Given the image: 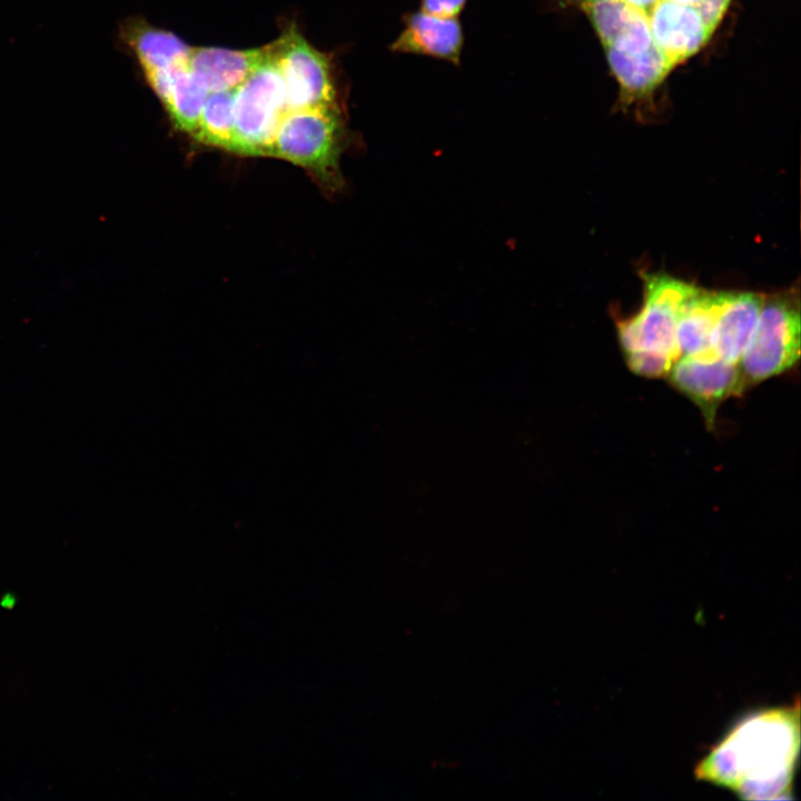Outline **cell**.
<instances>
[{
	"instance_id": "5b68a950",
	"label": "cell",
	"mask_w": 801,
	"mask_h": 801,
	"mask_svg": "<svg viewBox=\"0 0 801 801\" xmlns=\"http://www.w3.org/2000/svg\"><path fill=\"white\" fill-rule=\"evenodd\" d=\"M644 279V306L633 317L617 324L623 354L645 350L680 358L676 323L680 308L695 286L661 274Z\"/></svg>"
},
{
	"instance_id": "277c9868",
	"label": "cell",
	"mask_w": 801,
	"mask_h": 801,
	"mask_svg": "<svg viewBox=\"0 0 801 801\" xmlns=\"http://www.w3.org/2000/svg\"><path fill=\"white\" fill-rule=\"evenodd\" d=\"M271 43L270 55L235 89L231 152L268 156L277 127L288 110Z\"/></svg>"
},
{
	"instance_id": "3957f363",
	"label": "cell",
	"mask_w": 801,
	"mask_h": 801,
	"mask_svg": "<svg viewBox=\"0 0 801 801\" xmlns=\"http://www.w3.org/2000/svg\"><path fill=\"white\" fill-rule=\"evenodd\" d=\"M339 107L287 110L273 138L269 155L310 169L326 180H337L345 142Z\"/></svg>"
},
{
	"instance_id": "9c48e42d",
	"label": "cell",
	"mask_w": 801,
	"mask_h": 801,
	"mask_svg": "<svg viewBox=\"0 0 801 801\" xmlns=\"http://www.w3.org/2000/svg\"><path fill=\"white\" fill-rule=\"evenodd\" d=\"M403 30L390 43L392 52L433 57L459 65L464 33L457 18H443L422 10L403 17Z\"/></svg>"
},
{
	"instance_id": "6da1fadb",
	"label": "cell",
	"mask_w": 801,
	"mask_h": 801,
	"mask_svg": "<svg viewBox=\"0 0 801 801\" xmlns=\"http://www.w3.org/2000/svg\"><path fill=\"white\" fill-rule=\"evenodd\" d=\"M582 12L594 29L627 108L653 98L712 39L732 0H546Z\"/></svg>"
},
{
	"instance_id": "8fae6325",
	"label": "cell",
	"mask_w": 801,
	"mask_h": 801,
	"mask_svg": "<svg viewBox=\"0 0 801 801\" xmlns=\"http://www.w3.org/2000/svg\"><path fill=\"white\" fill-rule=\"evenodd\" d=\"M273 43L236 50L219 47H191L188 69L208 91L236 89L271 52Z\"/></svg>"
},
{
	"instance_id": "2e32d148",
	"label": "cell",
	"mask_w": 801,
	"mask_h": 801,
	"mask_svg": "<svg viewBox=\"0 0 801 801\" xmlns=\"http://www.w3.org/2000/svg\"><path fill=\"white\" fill-rule=\"evenodd\" d=\"M624 358L634 374L650 378L668 377L675 363L669 356L645 350L626 353Z\"/></svg>"
},
{
	"instance_id": "5bb4252c",
	"label": "cell",
	"mask_w": 801,
	"mask_h": 801,
	"mask_svg": "<svg viewBox=\"0 0 801 801\" xmlns=\"http://www.w3.org/2000/svg\"><path fill=\"white\" fill-rule=\"evenodd\" d=\"M724 297V291L713 293L696 287L686 297L676 323L680 355L718 357L712 349V335Z\"/></svg>"
},
{
	"instance_id": "8992f818",
	"label": "cell",
	"mask_w": 801,
	"mask_h": 801,
	"mask_svg": "<svg viewBox=\"0 0 801 801\" xmlns=\"http://www.w3.org/2000/svg\"><path fill=\"white\" fill-rule=\"evenodd\" d=\"M800 357V310L792 296L765 300L739 360L745 384H756L789 370Z\"/></svg>"
},
{
	"instance_id": "4fadbf2b",
	"label": "cell",
	"mask_w": 801,
	"mask_h": 801,
	"mask_svg": "<svg viewBox=\"0 0 801 801\" xmlns=\"http://www.w3.org/2000/svg\"><path fill=\"white\" fill-rule=\"evenodd\" d=\"M764 296L755 293H725L712 335L714 354L736 364L759 319Z\"/></svg>"
},
{
	"instance_id": "ba28073f",
	"label": "cell",
	"mask_w": 801,
	"mask_h": 801,
	"mask_svg": "<svg viewBox=\"0 0 801 801\" xmlns=\"http://www.w3.org/2000/svg\"><path fill=\"white\" fill-rule=\"evenodd\" d=\"M673 387L692 400L712 428L720 404L746 387L738 364L719 357L681 356L668 375Z\"/></svg>"
},
{
	"instance_id": "7a4b0ae2",
	"label": "cell",
	"mask_w": 801,
	"mask_h": 801,
	"mask_svg": "<svg viewBox=\"0 0 801 801\" xmlns=\"http://www.w3.org/2000/svg\"><path fill=\"white\" fill-rule=\"evenodd\" d=\"M800 749V710L763 709L738 721L695 768L698 779L745 800L790 798Z\"/></svg>"
},
{
	"instance_id": "7c38bea8",
	"label": "cell",
	"mask_w": 801,
	"mask_h": 801,
	"mask_svg": "<svg viewBox=\"0 0 801 801\" xmlns=\"http://www.w3.org/2000/svg\"><path fill=\"white\" fill-rule=\"evenodd\" d=\"M142 76L175 126L195 136L208 91L194 78L188 65Z\"/></svg>"
},
{
	"instance_id": "9a60e30c",
	"label": "cell",
	"mask_w": 801,
	"mask_h": 801,
	"mask_svg": "<svg viewBox=\"0 0 801 801\" xmlns=\"http://www.w3.org/2000/svg\"><path fill=\"white\" fill-rule=\"evenodd\" d=\"M233 90L208 92L194 138L204 145L230 149L234 137Z\"/></svg>"
},
{
	"instance_id": "e0dca14e",
	"label": "cell",
	"mask_w": 801,
	"mask_h": 801,
	"mask_svg": "<svg viewBox=\"0 0 801 801\" xmlns=\"http://www.w3.org/2000/svg\"><path fill=\"white\" fill-rule=\"evenodd\" d=\"M468 0H421V10L437 17L457 18Z\"/></svg>"
},
{
	"instance_id": "52a82bcc",
	"label": "cell",
	"mask_w": 801,
	"mask_h": 801,
	"mask_svg": "<svg viewBox=\"0 0 801 801\" xmlns=\"http://www.w3.org/2000/svg\"><path fill=\"white\" fill-rule=\"evenodd\" d=\"M274 43L288 110L339 107L329 55L313 47L294 23Z\"/></svg>"
},
{
	"instance_id": "30bf717a",
	"label": "cell",
	"mask_w": 801,
	"mask_h": 801,
	"mask_svg": "<svg viewBox=\"0 0 801 801\" xmlns=\"http://www.w3.org/2000/svg\"><path fill=\"white\" fill-rule=\"evenodd\" d=\"M118 36L142 75L188 65L191 47L175 33L152 26L141 17L122 20Z\"/></svg>"
}]
</instances>
